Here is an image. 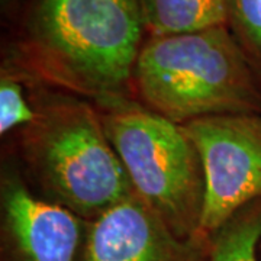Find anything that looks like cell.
Returning <instances> with one entry per match:
<instances>
[{
  "label": "cell",
  "instance_id": "obj_9",
  "mask_svg": "<svg viewBox=\"0 0 261 261\" xmlns=\"http://www.w3.org/2000/svg\"><path fill=\"white\" fill-rule=\"evenodd\" d=\"M261 199L243 207L211 237L206 261H258Z\"/></svg>",
  "mask_w": 261,
  "mask_h": 261
},
{
  "label": "cell",
  "instance_id": "obj_7",
  "mask_svg": "<svg viewBox=\"0 0 261 261\" xmlns=\"http://www.w3.org/2000/svg\"><path fill=\"white\" fill-rule=\"evenodd\" d=\"M211 237L180 238L132 193L93 221L84 261H206Z\"/></svg>",
  "mask_w": 261,
  "mask_h": 261
},
{
  "label": "cell",
  "instance_id": "obj_1",
  "mask_svg": "<svg viewBox=\"0 0 261 261\" xmlns=\"http://www.w3.org/2000/svg\"><path fill=\"white\" fill-rule=\"evenodd\" d=\"M145 39L142 0H29L6 61L25 79L90 100L132 96Z\"/></svg>",
  "mask_w": 261,
  "mask_h": 261
},
{
  "label": "cell",
  "instance_id": "obj_6",
  "mask_svg": "<svg viewBox=\"0 0 261 261\" xmlns=\"http://www.w3.org/2000/svg\"><path fill=\"white\" fill-rule=\"evenodd\" d=\"M2 224L15 261H84L89 221L35 196L13 173L2 180Z\"/></svg>",
  "mask_w": 261,
  "mask_h": 261
},
{
  "label": "cell",
  "instance_id": "obj_5",
  "mask_svg": "<svg viewBox=\"0 0 261 261\" xmlns=\"http://www.w3.org/2000/svg\"><path fill=\"white\" fill-rule=\"evenodd\" d=\"M205 173L200 235L212 237L243 207L261 199V116L215 115L183 123Z\"/></svg>",
  "mask_w": 261,
  "mask_h": 261
},
{
  "label": "cell",
  "instance_id": "obj_2",
  "mask_svg": "<svg viewBox=\"0 0 261 261\" xmlns=\"http://www.w3.org/2000/svg\"><path fill=\"white\" fill-rule=\"evenodd\" d=\"M32 105L35 119L22 128L19 145L44 199L93 221L135 193L92 100L44 90Z\"/></svg>",
  "mask_w": 261,
  "mask_h": 261
},
{
  "label": "cell",
  "instance_id": "obj_12",
  "mask_svg": "<svg viewBox=\"0 0 261 261\" xmlns=\"http://www.w3.org/2000/svg\"><path fill=\"white\" fill-rule=\"evenodd\" d=\"M15 3H16V0H2V8H3L5 12H9Z\"/></svg>",
  "mask_w": 261,
  "mask_h": 261
},
{
  "label": "cell",
  "instance_id": "obj_3",
  "mask_svg": "<svg viewBox=\"0 0 261 261\" xmlns=\"http://www.w3.org/2000/svg\"><path fill=\"white\" fill-rule=\"evenodd\" d=\"M130 89L132 97L177 125L261 111L254 70L226 25L147 37Z\"/></svg>",
  "mask_w": 261,
  "mask_h": 261
},
{
  "label": "cell",
  "instance_id": "obj_4",
  "mask_svg": "<svg viewBox=\"0 0 261 261\" xmlns=\"http://www.w3.org/2000/svg\"><path fill=\"white\" fill-rule=\"evenodd\" d=\"M129 177L134 192L180 238L200 235L205 173L195 144L181 125L132 96L92 100Z\"/></svg>",
  "mask_w": 261,
  "mask_h": 261
},
{
  "label": "cell",
  "instance_id": "obj_11",
  "mask_svg": "<svg viewBox=\"0 0 261 261\" xmlns=\"http://www.w3.org/2000/svg\"><path fill=\"white\" fill-rule=\"evenodd\" d=\"M228 27L252 70H261V0H229Z\"/></svg>",
  "mask_w": 261,
  "mask_h": 261
},
{
  "label": "cell",
  "instance_id": "obj_10",
  "mask_svg": "<svg viewBox=\"0 0 261 261\" xmlns=\"http://www.w3.org/2000/svg\"><path fill=\"white\" fill-rule=\"evenodd\" d=\"M22 80V74L6 61L0 74V134L3 137L35 119L34 105L25 96Z\"/></svg>",
  "mask_w": 261,
  "mask_h": 261
},
{
  "label": "cell",
  "instance_id": "obj_8",
  "mask_svg": "<svg viewBox=\"0 0 261 261\" xmlns=\"http://www.w3.org/2000/svg\"><path fill=\"white\" fill-rule=\"evenodd\" d=\"M147 37L228 27L229 0H142Z\"/></svg>",
  "mask_w": 261,
  "mask_h": 261
}]
</instances>
